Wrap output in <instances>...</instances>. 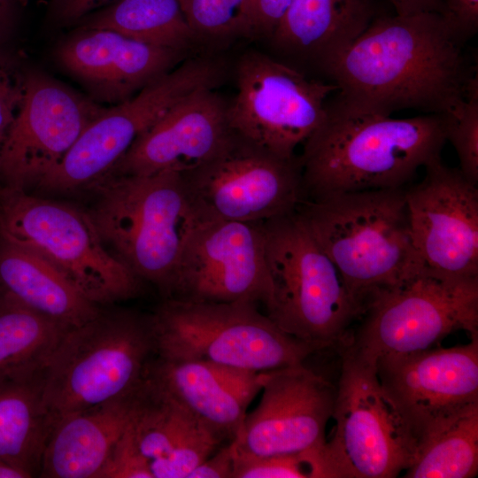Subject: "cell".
Returning a JSON list of instances; mask_svg holds the SVG:
<instances>
[{
    "label": "cell",
    "instance_id": "1",
    "mask_svg": "<svg viewBox=\"0 0 478 478\" xmlns=\"http://www.w3.org/2000/svg\"><path fill=\"white\" fill-rule=\"evenodd\" d=\"M463 43L436 12L379 17L320 68L358 105L443 113L477 76Z\"/></svg>",
    "mask_w": 478,
    "mask_h": 478
},
{
    "label": "cell",
    "instance_id": "2",
    "mask_svg": "<svg viewBox=\"0 0 478 478\" xmlns=\"http://www.w3.org/2000/svg\"><path fill=\"white\" fill-rule=\"evenodd\" d=\"M446 142L442 113L394 119L337 95L298 158L302 201L405 188Z\"/></svg>",
    "mask_w": 478,
    "mask_h": 478
},
{
    "label": "cell",
    "instance_id": "3",
    "mask_svg": "<svg viewBox=\"0 0 478 478\" xmlns=\"http://www.w3.org/2000/svg\"><path fill=\"white\" fill-rule=\"evenodd\" d=\"M405 189L302 201L296 210L336 266L362 313L374 297L425 271L412 243Z\"/></svg>",
    "mask_w": 478,
    "mask_h": 478
},
{
    "label": "cell",
    "instance_id": "4",
    "mask_svg": "<svg viewBox=\"0 0 478 478\" xmlns=\"http://www.w3.org/2000/svg\"><path fill=\"white\" fill-rule=\"evenodd\" d=\"M87 212L105 248L167 297L184 243L201 221L180 173L106 175Z\"/></svg>",
    "mask_w": 478,
    "mask_h": 478
},
{
    "label": "cell",
    "instance_id": "5",
    "mask_svg": "<svg viewBox=\"0 0 478 478\" xmlns=\"http://www.w3.org/2000/svg\"><path fill=\"white\" fill-rule=\"evenodd\" d=\"M155 355L150 315L103 307L95 318L70 329L45 368L43 397L53 424L136 390Z\"/></svg>",
    "mask_w": 478,
    "mask_h": 478
},
{
    "label": "cell",
    "instance_id": "6",
    "mask_svg": "<svg viewBox=\"0 0 478 478\" xmlns=\"http://www.w3.org/2000/svg\"><path fill=\"white\" fill-rule=\"evenodd\" d=\"M156 355L256 373L304 364L320 345L280 328L251 302L163 299L150 314Z\"/></svg>",
    "mask_w": 478,
    "mask_h": 478
},
{
    "label": "cell",
    "instance_id": "7",
    "mask_svg": "<svg viewBox=\"0 0 478 478\" xmlns=\"http://www.w3.org/2000/svg\"><path fill=\"white\" fill-rule=\"evenodd\" d=\"M273 298L266 315L305 342L342 347L362 313L339 271L297 212L262 222Z\"/></svg>",
    "mask_w": 478,
    "mask_h": 478
},
{
    "label": "cell",
    "instance_id": "8",
    "mask_svg": "<svg viewBox=\"0 0 478 478\" xmlns=\"http://www.w3.org/2000/svg\"><path fill=\"white\" fill-rule=\"evenodd\" d=\"M0 241L27 250L100 306L140 295L142 281L104 245L87 210L0 185Z\"/></svg>",
    "mask_w": 478,
    "mask_h": 478
},
{
    "label": "cell",
    "instance_id": "9",
    "mask_svg": "<svg viewBox=\"0 0 478 478\" xmlns=\"http://www.w3.org/2000/svg\"><path fill=\"white\" fill-rule=\"evenodd\" d=\"M320 478H394L412 465L418 441L379 381L375 361L343 346Z\"/></svg>",
    "mask_w": 478,
    "mask_h": 478
},
{
    "label": "cell",
    "instance_id": "10",
    "mask_svg": "<svg viewBox=\"0 0 478 478\" xmlns=\"http://www.w3.org/2000/svg\"><path fill=\"white\" fill-rule=\"evenodd\" d=\"M224 74L225 68L218 60L189 58L147 84L134 97L104 109L35 189L58 195L88 189L106 176L135 140L173 105L197 89L216 88Z\"/></svg>",
    "mask_w": 478,
    "mask_h": 478
},
{
    "label": "cell",
    "instance_id": "11",
    "mask_svg": "<svg viewBox=\"0 0 478 478\" xmlns=\"http://www.w3.org/2000/svg\"><path fill=\"white\" fill-rule=\"evenodd\" d=\"M360 318L343 346L374 361L432 348L457 331L478 336V278L423 271L374 297Z\"/></svg>",
    "mask_w": 478,
    "mask_h": 478
},
{
    "label": "cell",
    "instance_id": "12",
    "mask_svg": "<svg viewBox=\"0 0 478 478\" xmlns=\"http://www.w3.org/2000/svg\"><path fill=\"white\" fill-rule=\"evenodd\" d=\"M236 94L228 103L230 128L250 143L284 158L295 159L320 125L333 82L304 73L256 50L236 66Z\"/></svg>",
    "mask_w": 478,
    "mask_h": 478
},
{
    "label": "cell",
    "instance_id": "13",
    "mask_svg": "<svg viewBox=\"0 0 478 478\" xmlns=\"http://www.w3.org/2000/svg\"><path fill=\"white\" fill-rule=\"evenodd\" d=\"M181 174L201 222H262L302 202L298 158H279L234 131L213 157Z\"/></svg>",
    "mask_w": 478,
    "mask_h": 478
},
{
    "label": "cell",
    "instance_id": "14",
    "mask_svg": "<svg viewBox=\"0 0 478 478\" xmlns=\"http://www.w3.org/2000/svg\"><path fill=\"white\" fill-rule=\"evenodd\" d=\"M262 222L197 225L184 243L165 299L260 303L266 310L273 287Z\"/></svg>",
    "mask_w": 478,
    "mask_h": 478
},
{
    "label": "cell",
    "instance_id": "15",
    "mask_svg": "<svg viewBox=\"0 0 478 478\" xmlns=\"http://www.w3.org/2000/svg\"><path fill=\"white\" fill-rule=\"evenodd\" d=\"M262 396L233 440L236 451L258 456L305 454L319 478L336 387L305 364L261 372Z\"/></svg>",
    "mask_w": 478,
    "mask_h": 478
},
{
    "label": "cell",
    "instance_id": "16",
    "mask_svg": "<svg viewBox=\"0 0 478 478\" xmlns=\"http://www.w3.org/2000/svg\"><path fill=\"white\" fill-rule=\"evenodd\" d=\"M103 111L44 74H27L18 112L0 150V185L35 188Z\"/></svg>",
    "mask_w": 478,
    "mask_h": 478
},
{
    "label": "cell",
    "instance_id": "17",
    "mask_svg": "<svg viewBox=\"0 0 478 478\" xmlns=\"http://www.w3.org/2000/svg\"><path fill=\"white\" fill-rule=\"evenodd\" d=\"M414 248L425 271L451 279L478 278V189L442 159L405 189Z\"/></svg>",
    "mask_w": 478,
    "mask_h": 478
},
{
    "label": "cell",
    "instance_id": "18",
    "mask_svg": "<svg viewBox=\"0 0 478 478\" xmlns=\"http://www.w3.org/2000/svg\"><path fill=\"white\" fill-rule=\"evenodd\" d=\"M375 366L418 443L436 423L478 403V336L450 348L383 356Z\"/></svg>",
    "mask_w": 478,
    "mask_h": 478
},
{
    "label": "cell",
    "instance_id": "19",
    "mask_svg": "<svg viewBox=\"0 0 478 478\" xmlns=\"http://www.w3.org/2000/svg\"><path fill=\"white\" fill-rule=\"evenodd\" d=\"M227 109L228 103L214 89L193 91L143 132L107 175L182 173L199 166L233 133Z\"/></svg>",
    "mask_w": 478,
    "mask_h": 478
},
{
    "label": "cell",
    "instance_id": "20",
    "mask_svg": "<svg viewBox=\"0 0 478 478\" xmlns=\"http://www.w3.org/2000/svg\"><path fill=\"white\" fill-rule=\"evenodd\" d=\"M260 373L155 355L144 381L227 443L236 437L249 405L261 389Z\"/></svg>",
    "mask_w": 478,
    "mask_h": 478
},
{
    "label": "cell",
    "instance_id": "21",
    "mask_svg": "<svg viewBox=\"0 0 478 478\" xmlns=\"http://www.w3.org/2000/svg\"><path fill=\"white\" fill-rule=\"evenodd\" d=\"M61 64L112 98H124L173 69L184 51L106 29L82 28L58 50Z\"/></svg>",
    "mask_w": 478,
    "mask_h": 478
},
{
    "label": "cell",
    "instance_id": "22",
    "mask_svg": "<svg viewBox=\"0 0 478 478\" xmlns=\"http://www.w3.org/2000/svg\"><path fill=\"white\" fill-rule=\"evenodd\" d=\"M125 438L152 478H188L224 443L205 425L143 379Z\"/></svg>",
    "mask_w": 478,
    "mask_h": 478
},
{
    "label": "cell",
    "instance_id": "23",
    "mask_svg": "<svg viewBox=\"0 0 478 478\" xmlns=\"http://www.w3.org/2000/svg\"><path fill=\"white\" fill-rule=\"evenodd\" d=\"M142 387L55 421L39 476L100 478L135 413Z\"/></svg>",
    "mask_w": 478,
    "mask_h": 478
},
{
    "label": "cell",
    "instance_id": "24",
    "mask_svg": "<svg viewBox=\"0 0 478 478\" xmlns=\"http://www.w3.org/2000/svg\"><path fill=\"white\" fill-rule=\"evenodd\" d=\"M374 16L372 0H290L270 40L284 54L320 66L356 40Z\"/></svg>",
    "mask_w": 478,
    "mask_h": 478
},
{
    "label": "cell",
    "instance_id": "25",
    "mask_svg": "<svg viewBox=\"0 0 478 478\" xmlns=\"http://www.w3.org/2000/svg\"><path fill=\"white\" fill-rule=\"evenodd\" d=\"M46 365L0 374V459L30 477L40 474L53 427L43 397Z\"/></svg>",
    "mask_w": 478,
    "mask_h": 478
},
{
    "label": "cell",
    "instance_id": "26",
    "mask_svg": "<svg viewBox=\"0 0 478 478\" xmlns=\"http://www.w3.org/2000/svg\"><path fill=\"white\" fill-rule=\"evenodd\" d=\"M0 291L72 329L95 318L100 306L37 255L0 241Z\"/></svg>",
    "mask_w": 478,
    "mask_h": 478
},
{
    "label": "cell",
    "instance_id": "27",
    "mask_svg": "<svg viewBox=\"0 0 478 478\" xmlns=\"http://www.w3.org/2000/svg\"><path fill=\"white\" fill-rule=\"evenodd\" d=\"M478 474V403L436 423L420 439L405 478H471Z\"/></svg>",
    "mask_w": 478,
    "mask_h": 478
},
{
    "label": "cell",
    "instance_id": "28",
    "mask_svg": "<svg viewBox=\"0 0 478 478\" xmlns=\"http://www.w3.org/2000/svg\"><path fill=\"white\" fill-rule=\"evenodd\" d=\"M83 28L106 29L155 46L183 50L198 39L180 0H118Z\"/></svg>",
    "mask_w": 478,
    "mask_h": 478
},
{
    "label": "cell",
    "instance_id": "29",
    "mask_svg": "<svg viewBox=\"0 0 478 478\" xmlns=\"http://www.w3.org/2000/svg\"><path fill=\"white\" fill-rule=\"evenodd\" d=\"M69 330L0 291V374L45 366Z\"/></svg>",
    "mask_w": 478,
    "mask_h": 478
},
{
    "label": "cell",
    "instance_id": "30",
    "mask_svg": "<svg viewBox=\"0 0 478 478\" xmlns=\"http://www.w3.org/2000/svg\"><path fill=\"white\" fill-rule=\"evenodd\" d=\"M198 38L253 37L250 0H180Z\"/></svg>",
    "mask_w": 478,
    "mask_h": 478
},
{
    "label": "cell",
    "instance_id": "31",
    "mask_svg": "<svg viewBox=\"0 0 478 478\" xmlns=\"http://www.w3.org/2000/svg\"><path fill=\"white\" fill-rule=\"evenodd\" d=\"M446 140L454 147L459 169L474 184L478 183V76L470 82L466 94L442 113Z\"/></svg>",
    "mask_w": 478,
    "mask_h": 478
},
{
    "label": "cell",
    "instance_id": "32",
    "mask_svg": "<svg viewBox=\"0 0 478 478\" xmlns=\"http://www.w3.org/2000/svg\"><path fill=\"white\" fill-rule=\"evenodd\" d=\"M233 478H314L305 454L258 456L235 449Z\"/></svg>",
    "mask_w": 478,
    "mask_h": 478
},
{
    "label": "cell",
    "instance_id": "33",
    "mask_svg": "<svg viewBox=\"0 0 478 478\" xmlns=\"http://www.w3.org/2000/svg\"><path fill=\"white\" fill-rule=\"evenodd\" d=\"M24 79L15 75L10 62L0 55V150L18 112Z\"/></svg>",
    "mask_w": 478,
    "mask_h": 478
},
{
    "label": "cell",
    "instance_id": "34",
    "mask_svg": "<svg viewBox=\"0 0 478 478\" xmlns=\"http://www.w3.org/2000/svg\"><path fill=\"white\" fill-rule=\"evenodd\" d=\"M442 16L457 35L465 42L478 29V0H443Z\"/></svg>",
    "mask_w": 478,
    "mask_h": 478
},
{
    "label": "cell",
    "instance_id": "35",
    "mask_svg": "<svg viewBox=\"0 0 478 478\" xmlns=\"http://www.w3.org/2000/svg\"><path fill=\"white\" fill-rule=\"evenodd\" d=\"M253 37L270 39L281 21L290 0H250Z\"/></svg>",
    "mask_w": 478,
    "mask_h": 478
},
{
    "label": "cell",
    "instance_id": "36",
    "mask_svg": "<svg viewBox=\"0 0 478 478\" xmlns=\"http://www.w3.org/2000/svg\"><path fill=\"white\" fill-rule=\"evenodd\" d=\"M234 459V442L225 443L199 464L188 478H233Z\"/></svg>",
    "mask_w": 478,
    "mask_h": 478
},
{
    "label": "cell",
    "instance_id": "37",
    "mask_svg": "<svg viewBox=\"0 0 478 478\" xmlns=\"http://www.w3.org/2000/svg\"><path fill=\"white\" fill-rule=\"evenodd\" d=\"M111 0H55L58 16L65 21L77 19L89 11Z\"/></svg>",
    "mask_w": 478,
    "mask_h": 478
},
{
    "label": "cell",
    "instance_id": "38",
    "mask_svg": "<svg viewBox=\"0 0 478 478\" xmlns=\"http://www.w3.org/2000/svg\"><path fill=\"white\" fill-rule=\"evenodd\" d=\"M397 15L436 12L442 15L443 0H389Z\"/></svg>",
    "mask_w": 478,
    "mask_h": 478
},
{
    "label": "cell",
    "instance_id": "39",
    "mask_svg": "<svg viewBox=\"0 0 478 478\" xmlns=\"http://www.w3.org/2000/svg\"><path fill=\"white\" fill-rule=\"evenodd\" d=\"M12 20V0H0V42L10 31Z\"/></svg>",
    "mask_w": 478,
    "mask_h": 478
},
{
    "label": "cell",
    "instance_id": "40",
    "mask_svg": "<svg viewBox=\"0 0 478 478\" xmlns=\"http://www.w3.org/2000/svg\"><path fill=\"white\" fill-rule=\"evenodd\" d=\"M25 472L0 459V478H29Z\"/></svg>",
    "mask_w": 478,
    "mask_h": 478
}]
</instances>
